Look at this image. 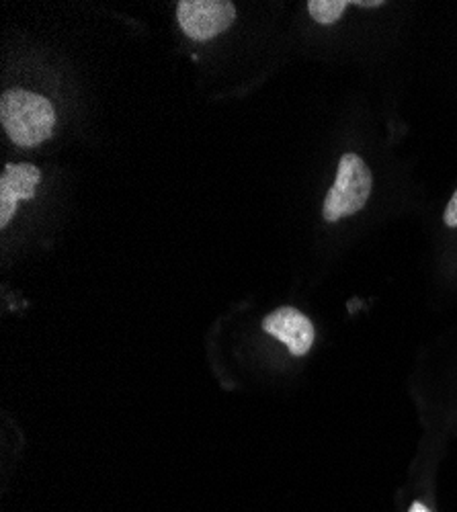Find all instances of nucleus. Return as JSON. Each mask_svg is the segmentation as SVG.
<instances>
[{"mask_svg":"<svg viewBox=\"0 0 457 512\" xmlns=\"http://www.w3.org/2000/svg\"><path fill=\"white\" fill-rule=\"evenodd\" d=\"M371 189L373 177L369 166L357 154H343L337 168L335 185L330 187L322 205L324 220L339 222L341 218L355 216L369 201Z\"/></svg>","mask_w":457,"mask_h":512,"instance_id":"f03ea898","label":"nucleus"},{"mask_svg":"<svg viewBox=\"0 0 457 512\" xmlns=\"http://www.w3.org/2000/svg\"><path fill=\"white\" fill-rule=\"evenodd\" d=\"M351 5L365 7V9H373V7H382L384 3H382V0H373V3H365V0H359V3H357V0H355V3H351Z\"/></svg>","mask_w":457,"mask_h":512,"instance_id":"6e6552de","label":"nucleus"},{"mask_svg":"<svg viewBox=\"0 0 457 512\" xmlns=\"http://www.w3.org/2000/svg\"><path fill=\"white\" fill-rule=\"evenodd\" d=\"M410 512H429V508H427L425 504H421V502H414V504L410 506Z\"/></svg>","mask_w":457,"mask_h":512,"instance_id":"1a4fd4ad","label":"nucleus"},{"mask_svg":"<svg viewBox=\"0 0 457 512\" xmlns=\"http://www.w3.org/2000/svg\"><path fill=\"white\" fill-rule=\"evenodd\" d=\"M41 181V170L33 164H7L0 177V228H7L13 220L17 203L31 199Z\"/></svg>","mask_w":457,"mask_h":512,"instance_id":"39448f33","label":"nucleus"},{"mask_svg":"<svg viewBox=\"0 0 457 512\" xmlns=\"http://www.w3.org/2000/svg\"><path fill=\"white\" fill-rule=\"evenodd\" d=\"M267 334L275 336L277 340L289 349V353L296 357L308 355L314 345V326L310 318H306L296 308H279L269 314L263 322Z\"/></svg>","mask_w":457,"mask_h":512,"instance_id":"20e7f679","label":"nucleus"},{"mask_svg":"<svg viewBox=\"0 0 457 512\" xmlns=\"http://www.w3.org/2000/svg\"><path fill=\"white\" fill-rule=\"evenodd\" d=\"M443 222H445V226H449V228H455V226H457V191L451 195V199H449V203H447Z\"/></svg>","mask_w":457,"mask_h":512,"instance_id":"0eeeda50","label":"nucleus"},{"mask_svg":"<svg viewBox=\"0 0 457 512\" xmlns=\"http://www.w3.org/2000/svg\"><path fill=\"white\" fill-rule=\"evenodd\" d=\"M0 121L13 144L33 148L52 136L56 113L46 97L29 91H7L0 99Z\"/></svg>","mask_w":457,"mask_h":512,"instance_id":"f257e3e1","label":"nucleus"},{"mask_svg":"<svg viewBox=\"0 0 457 512\" xmlns=\"http://www.w3.org/2000/svg\"><path fill=\"white\" fill-rule=\"evenodd\" d=\"M349 5V0H310L308 13L320 25H335Z\"/></svg>","mask_w":457,"mask_h":512,"instance_id":"423d86ee","label":"nucleus"},{"mask_svg":"<svg viewBox=\"0 0 457 512\" xmlns=\"http://www.w3.org/2000/svg\"><path fill=\"white\" fill-rule=\"evenodd\" d=\"M236 17V9L228 0H181L177 19L185 35L197 41L212 39L224 33Z\"/></svg>","mask_w":457,"mask_h":512,"instance_id":"7ed1b4c3","label":"nucleus"}]
</instances>
